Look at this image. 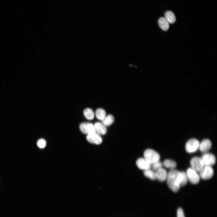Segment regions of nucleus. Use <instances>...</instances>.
Listing matches in <instances>:
<instances>
[{
  "instance_id": "f257e3e1",
  "label": "nucleus",
  "mask_w": 217,
  "mask_h": 217,
  "mask_svg": "<svg viewBox=\"0 0 217 217\" xmlns=\"http://www.w3.org/2000/svg\"><path fill=\"white\" fill-rule=\"evenodd\" d=\"M181 172L175 169L171 170L168 173L166 178L167 185L173 191L176 192L181 187Z\"/></svg>"
},
{
  "instance_id": "f03ea898",
  "label": "nucleus",
  "mask_w": 217,
  "mask_h": 217,
  "mask_svg": "<svg viewBox=\"0 0 217 217\" xmlns=\"http://www.w3.org/2000/svg\"><path fill=\"white\" fill-rule=\"evenodd\" d=\"M144 158L150 164L159 161L160 156L156 152L151 149H147L144 153Z\"/></svg>"
},
{
  "instance_id": "7ed1b4c3",
  "label": "nucleus",
  "mask_w": 217,
  "mask_h": 217,
  "mask_svg": "<svg viewBox=\"0 0 217 217\" xmlns=\"http://www.w3.org/2000/svg\"><path fill=\"white\" fill-rule=\"evenodd\" d=\"M200 143L199 141L196 139L189 140L186 144L185 148L186 151L189 153L196 152L199 149Z\"/></svg>"
},
{
  "instance_id": "20e7f679",
  "label": "nucleus",
  "mask_w": 217,
  "mask_h": 217,
  "mask_svg": "<svg viewBox=\"0 0 217 217\" xmlns=\"http://www.w3.org/2000/svg\"><path fill=\"white\" fill-rule=\"evenodd\" d=\"M188 180L193 184H198L200 181V177L197 172L191 168H188L186 173Z\"/></svg>"
},
{
  "instance_id": "39448f33",
  "label": "nucleus",
  "mask_w": 217,
  "mask_h": 217,
  "mask_svg": "<svg viewBox=\"0 0 217 217\" xmlns=\"http://www.w3.org/2000/svg\"><path fill=\"white\" fill-rule=\"evenodd\" d=\"M191 167L197 172H200L203 169L204 165L201 158L195 157L190 161Z\"/></svg>"
},
{
  "instance_id": "423d86ee",
  "label": "nucleus",
  "mask_w": 217,
  "mask_h": 217,
  "mask_svg": "<svg viewBox=\"0 0 217 217\" xmlns=\"http://www.w3.org/2000/svg\"><path fill=\"white\" fill-rule=\"evenodd\" d=\"M204 166H211L215 163L216 159L212 154L206 153H204L201 158Z\"/></svg>"
},
{
  "instance_id": "0eeeda50",
  "label": "nucleus",
  "mask_w": 217,
  "mask_h": 217,
  "mask_svg": "<svg viewBox=\"0 0 217 217\" xmlns=\"http://www.w3.org/2000/svg\"><path fill=\"white\" fill-rule=\"evenodd\" d=\"M199 173L200 178L204 180H207L212 177L214 171L211 166H204Z\"/></svg>"
},
{
  "instance_id": "6e6552de",
  "label": "nucleus",
  "mask_w": 217,
  "mask_h": 217,
  "mask_svg": "<svg viewBox=\"0 0 217 217\" xmlns=\"http://www.w3.org/2000/svg\"><path fill=\"white\" fill-rule=\"evenodd\" d=\"M80 128L83 133L87 135L96 132L94 125L90 123H82L80 125Z\"/></svg>"
},
{
  "instance_id": "1a4fd4ad",
  "label": "nucleus",
  "mask_w": 217,
  "mask_h": 217,
  "mask_svg": "<svg viewBox=\"0 0 217 217\" xmlns=\"http://www.w3.org/2000/svg\"><path fill=\"white\" fill-rule=\"evenodd\" d=\"M86 139L90 143L97 145L100 144L102 141L101 137L96 132L88 135Z\"/></svg>"
},
{
  "instance_id": "9d476101",
  "label": "nucleus",
  "mask_w": 217,
  "mask_h": 217,
  "mask_svg": "<svg viewBox=\"0 0 217 217\" xmlns=\"http://www.w3.org/2000/svg\"><path fill=\"white\" fill-rule=\"evenodd\" d=\"M212 143L209 139L203 140L200 143L199 149L201 152L205 153H207L211 148Z\"/></svg>"
},
{
  "instance_id": "9b49d317",
  "label": "nucleus",
  "mask_w": 217,
  "mask_h": 217,
  "mask_svg": "<svg viewBox=\"0 0 217 217\" xmlns=\"http://www.w3.org/2000/svg\"><path fill=\"white\" fill-rule=\"evenodd\" d=\"M136 163L137 167L141 170H145L149 169L151 167V164L144 158H141L138 159L137 160Z\"/></svg>"
},
{
  "instance_id": "f8f14e48",
  "label": "nucleus",
  "mask_w": 217,
  "mask_h": 217,
  "mask_svg": "<svg viewBox=\"0 0 217 217\" xmlns=\"http://www.w3.org/2000/svg\"><path fill=\"white\" fill-rule=\"evenodd\" d=\"M156 179L160 182H163L166 179L168 172L167 171L162 168L155 172Z\"/></svg>"
},
{
  "instance_id": "ddd939ff",
  "label": "nucleus",
  "mask_w": 217,
  "mask_h": 217,
  "mask_svg": "<svg viewBox=\"0 0 217 217\" xmlns=\"http://www.w3.org/2000/svg\"><path fill=\"white\" fill-rule=\"evenodd\" d=\"M95 130L98 134L99 135H104L107 132V129L104 125L102 123L96 122L94 124Z\"/></svg>"
},
{
  "instance_id": "4468645a",
  "label": "nucleus",
  "mask_w": 217,
  "mask_h": 217,
  "mask_svg": "<svg viewBox=\"0 0 217 217\" xmlns=\"http://www.w3.org/2000/svg\"><path fill=\"white\" fill-rule=\"evenodd\" d=\"M158 23L160 28L164 31H166L169 28V23L164 17H161L159 19Z\"/></svg>"
},
{
  "instance_id": "2eb2a0df",
  "label": "nucleus",
  "mask_w": 217,
  "mask_h": 217,
  "mask_svg": "<svg viewBox=\"0 0 217 217\" xmlns=\"http://www.w3.org/2000/svg\"><path fill=\"white\" fill-rule=\"evenodd\" d=\"M169 23L173 24L176 20V18L174 14L171 11H167L165 14V17Z\"/></svg>"
},
{
  "instance_id": "dca6fc26",
  "label": "nucleus",
  "mask_w": 217,
  "mask_h": 217,
  "mask_svg": "<svg viewBox=\"0 0 217 217\" xmlns=\"http://www.w3.org/2000/svg\"><path fill=\"white\" fill-rule=\"evenodd\" d=\"M114 118L111 115L106 116L102 121V123L105 126H108L111 125L114 122Z\"/></svg>"
},
{
  "instance_id": "f3484780",
  "label": "nucleus",
  "mask_w": 217,
  "mask_h": 217,
  "mask_svg": "<svg viewBox=\"0 0 217 217\" xmlns=\"http://www.w3.org/2000/svg\"><path fill=\"white\" fill-rule=\"evenodd\" d=\"M163 165L166 168L171 170L175 169L177 166L176 162L170 159H166L163 163Z\"/></svg>"
},
{
  "instance_id": "a211bd4d",
  "label": "nucleus",
  "mask_w": 217,
  "mask_h": 217,
  "mask_svg": "<svg viewBox=\"0 0 217 217\" xmlns=\"http://www.w3.org/2000/svg\"><path fill=\"white\" fill-rule=\"evenodd\" d=\"M83 115L88 120H92L94 117L93 110L90 108H86L83 111Z\"/></svg>"
},
{
  "instance_id": "6ab92c4d",
  "label": "nucleus",
  "mask_w": 217,
  "mask_h": 217,
  "mask_svg": "<svg viewBox=\"0 0 217 217\" xmlns=\"http://www.w3.org/2000/svg\"><path fill=\"white\" fill-rule=\"evenodd\" d=\"M143 174L145 176L151 180H155L156 179L155 172L150 168L145 170Z\"/></svg>"
},
{
  "instance_id": "aec40b11",
  "label": "nucleus",
  "mask_w": 217,
  "mask_h": 217,
  "mask_svg": "<svg viewBox=\"0 0 217 217\" xmlns=\"http://www.w3.org/2000/svg\"><path fill=\"white\" fill-rule=\"evenodd\" d=\"M95 114L98 119L102 121L106 116V112L103 109L99 108L96 111Z\"/></svg>"
},
{
  "instance_id": "412c9836",
  "label": "nucleus",
  "mask_w": 217,
  "mask_h": 217,
  "mask_svg": "<svg viewBox=\"0 0 217 217\" xmlns=\"http://www.w3.org/2000/svg\"><path fill=\"white\" fill-rule=\"evenodd\" d=\"M181 187L185 185L187 183L188 179L187 174L184 171H181Z\"/></svg>"
},
{
  "instance_id": "4be33fe9",
  "label": "nucleus",
  "mask_w": 217,
  "mask_h": 217,
  "mask_svg": "<svg viewBox=\"0 0 217 217\" xmlns=\"http://www.w3.org/2000/svg\"><path fill=\"white\" fill-rule=\"evenodd\" d=\"M163 164L159 161L156 162L151 164L153 170L156 172L159 169L162 168Z\"/></svg>"
},
{
  "instance_id": "5701e85b",
  "label": "nucleus",
  "mask_w": 217,
  "mask_h": 217,
  "mask_svg": "<svg viewBox=\"0 0 217 217\" xmlns=\"http://www.w3.org/2000/svg\"><path fill=\"white\" fill-rule=\"evenodd\" d=\"M37 145L40 148H43L46 145V142L45 140L41 139L37 142Z\"/></svg>"
},
{
  "instance_id": "b1692460",
  "label": "nucleus",
  "mask_w": 217,
  "mask_h": 217,
  "mask_svg": "<svg viewBox=\"0 0 217 217\" xmlns=\"http://www.w3.org/2000/svg\"><path fill=\"white\" fill-rule=\"evenodd\" d=\"M177 217H185L184 212L181 208H179L177 210Z\"/></svg>"
}]
</instances>
